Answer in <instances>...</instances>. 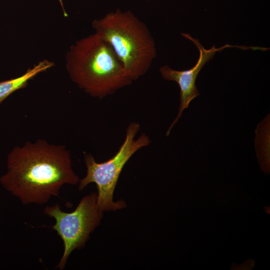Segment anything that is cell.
Masks as SVG:
<instances>
[{
	"label": "cell",
	"instance_id": "obj_1",
	"mask_svg": "<svg viewBox=\"0 0 270 270\" xmlns=\"http://www.w3.org/2000/svg\"><path fill=\"white\" fill-rule=\"evenodd\" d=\"M6 162L7 171L0 184L22 204H44L58 196L63 185H75L80 180L65 146L44 140L14 147Z\"/></svg>",
	"mask_w": 270,
	"mask_h": 270
},
{
	"label": "cell",
	"instance_id": "obj_2",
	"mask_svg": "<svg viewBox=\"0 0 270 270\" xmlns=\"http://www.w3.org/2000/svg\"><path fill=\"white\" fill-rule=\"evenodd\" d=\"M66 62L70 80L84 92L99 99L132 82L110 46L96 33L72 45Z\"/></svg>",
	"mask_w": 270,
	"mask_h": 270
},
{
	"label": "cell",
	"instance_id": "obj_5",
	"mask_svg": "<svg viewBox=\"0 0 270 270\" xmlns=\"http://www.w3.org/2000/svg\"><path fill=\"white\" fill-rule=\"evenodd\" d=\"M97 196L96 192L86 196L71 212L62 211L58 204L44 208V214L55 219L56 223L52 228L56 232L64 243L63 254L56 266L58 270L64 268L74 250L84 248L90 234L100 224L103 212L98 209Z\"/></svg>",
	"mask_w": 270,
	"mask_h": 270
},
{
	"label": "cell",
	"instance_id": "obj_3",
	"mask_svg": "<svg viewBox=\"0 0 270 270\" xmlns=\"http://www.w3.org/2000/svg\"><path fill=\"white\" fill-rule=\"evenodd\" d=\"M92 26L112 48L132 81L146 74L156 56V44L146 24L132 11L118 8L94 20Z\"/></svg>",
	"mask_w": 270,
	"mask_h": 270
},
{
	"label": "cell",
	"instance_id": "obj_6",
	"mask_svg": "<svg viewBox=\"0 0 270 270\" xmlns=\"http://www.w3.org/2000/svg\"><path fill=\"white\" fill-rule=\"evenodd\" d=\"M182 36L192 41L198 48L199 57L196 64L188 70H175L168 65L162 66L159 68V72L164 79L176 82L180 89V104L178 114L166 131V136L170 134L172 128L182 116L184 110L188 108L190 102L200 96L196 82L198 73L203 66L213 58L216 52L225 48L233 47L232 46L226 44L218 48H216L213 46L210 48L206 49L203 47L198 40L194 38L190 34H182Z\"/></svg>",
	"mask_w": 270,
	"mask_h": 270
},
{
	"label": "cell",
	"instance_id": "obj_7",
	"mask_svg": "<svg viewBox=\"0 0 270 270\" xmlns=\"http://www.w3.org/2000/svg\"><path fill=\"white\" fill-rule=\"evenodd\" d=\"M54 66V63L44 60L28 68L22 75L16 78L0 82V104L12 92L25 88L28 82Z\"/></svg>",
	"mask_w": 270,
	"mask_h": 270
},
{
	"label": "cell",
	"instance_id": "obj_4",
	"mask_svg": "<svg viewBox=\"0 0 270 270\" xmlns=\"http://www.w3.org/2000/svg\"><path fill=\"white\" fill-rule=\"evenodd\" d=\"M140 130V125L138 122H130L126 128L124 141L114 156L104 162H97L91 154L84 156L86 174L79 180L78 189L82 190L90 183H95L98 189L96 204L102 212L114 211L126 206L122 200L114 202L113 194L126 164L136 152L148 146L151 142L144 133L134 139Z\"/></svg>",
	"mask_w": 270,
	"mask_h": 270
}]
</instances>
